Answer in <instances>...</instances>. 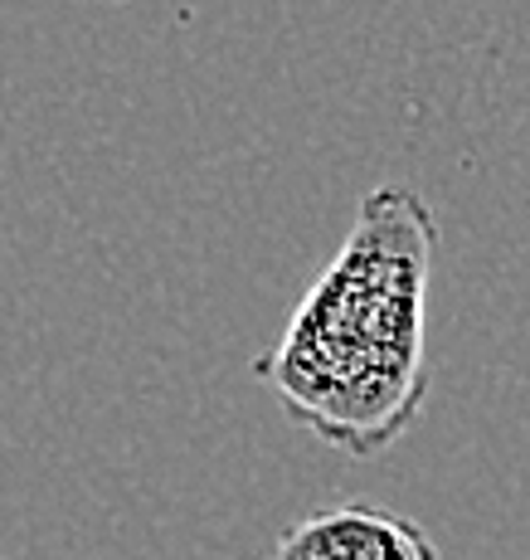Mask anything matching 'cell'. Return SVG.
<instances>
[{
  "mask_svg": "<svg viewBox=\"0 0 530 560\" xmlns=\"http://www.w3.org/2000/svg\"><path fill=\"white\" fill-rule=\"evenodd\" d=\"M438 220L414 186H375L355 205L327 273L283 337L254 361L292 424L351 458H375L428 405V283Z\"/></svg>",
  "mask_w": 530,
  "mask_h": 560,
  "instance_id": "cell-1",
  "label": "cell"
},
{
  "mask_svg": "<svg viewBox=\"0 0 530 560\" xmlns=\"http://www.w3.org/2000/svg\"><path fill=\"white\" fill-rule=\"evenodd\" d=\"M268 560H443L434 536L404 512L375 502H337L292 522Z\"/></svg>",
  "mask_w": 530,
  "mask_h": 560,
  "instance_id": "cell-2",
  "label": "cell"
}]
</instances>
